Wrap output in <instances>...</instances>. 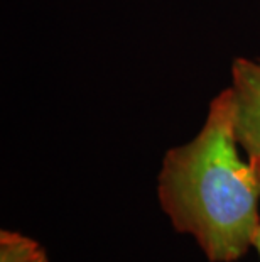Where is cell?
I'll return each mask as SVG.
<instances>
[{
	"label": "cell",
	"instance_id": "2",
	"mask_svg": "<svg viewBox=\"0 0 260 262\" xmlns=\"http://www.w3.org/2000/svg\"><path fill=\"white\" fill-rule=\"evenodd\" d=\"M233 129L250 161H260V61L237 58L231 66Z\"/></svg>",
	"mask_w": 260,
	"mask_h": 262
},
{
	"label": "cell",
	"instance_id": "4",
	"mask_svg": "<svg viewBox=\"0 0 260 262\" xmlns=\"http://www.w3.org/2000/svg\"><path fill=\"white\" fill-rule=\"evenodd\" d=\"M257 166V171H258V178H260V161H253ZM253 247L258 250V255H260V225H258V230L255 233V238H253Z\"/></svg>",
	"mask_w": 260,
	"mask_h": 262
},
{
	"label": "cell",
	"instance_id": "1",
	"mask_svg": "<svg viewBox=\"0 0 260 262\" xmlns=\"http://www.w3.org/2000/svg\"><path fill=\"white\" fill-rule=\"evenodd\" d=\"M237 144L233 98L226 88L213 98L200 134L166 152L159 174L162 210L211 262L240 259L260 225L258 171L253 161L240 158Z\"/></svg>",
	"mask_w": 260,
	"mask_h": 262
},
{
	"label": "cell",
	"instance_id": "3",
	"mask_svg": "<svg viewBox=\"0 0 260 262\" xmlns=\"http://www.w3.org/2000/svg\"><path fill=\"white\" fill-rule=\"evenodd\" d=\"M0 262H49L46 250L34 238L17 232L0 233Z\"/></svg>",
	"mask_w": 260,
	"mask_h": 262
}]
</instances>
